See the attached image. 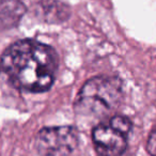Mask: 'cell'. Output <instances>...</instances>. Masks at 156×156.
Masks as SVG:
<instances>
[{
    "mask_svg": "<svg viewBox=\"0 0 156 156\" xmlns=\"http://www.w3.org/2000/svg\"><path fill=\"white\" fill-rule=\"evenodd\" d=\"M1 62L14 87L35 93L51 87L58 65L55 50L33 40L12 44L5 51Z\"/></svg>",
    "mask_w": 156,
    "mask_h": 156,
    "instance_id": "obj_1",
    "label": "cell"
},
{
    "mask_svg": "<svg viewBox=\"0 0 156 156\" xmlns=\"http://www.w3.org/2000/svg\"><path fill=\"white\" fill-rule=\"evenodd\" d=\"M123 96L119 79L100 76L83 85L76 100L79 113L91 117H102L115 110Z\"/></svg>",
    "mask_w": 156,
    "mask_h": 156,
    "instance_id": "obj_2",
    "label": "cell"
},
{
    "mask_svg": "<svg viewBox=\"0 0 156 156\" xmlns=\"http://www.w3.org/2000/svg\"><path fill=\"white\" fill-rule=\"evenodd\" d=\"M132 124L125 117L115 115L93 129L92 139L100 156H121L127 147Z\"/></svg>",
    "mask_w": 156,
    "mask_h": 156,
    "instance_id": "obj_3",
    "label": "cell"
},
{
    "mask_svg": "<svg viewBox=\"0 0 156 156\" xmlns=\"http://www.w3.org/2000/svg\"><path fill=\"white\" fill-rule=\"evenodd\" d=\"M147 150L152 156H156V127L150 134L147 143Z\"/></svg>",
    "mask_w": 156,
    "mask_h": 156,
    "instance_id": "obj_5",
    "label": "cell"
},
{
    "mask_svg": "<svg viewBox=\"0 0 156 156\" xmlns=\"http://www.w3.org/2000/svg\"><path fill=\"white\" fill-rule=\"evenodd\" d=\"M77 144V132L71 126L43 128L35 139V147L42 156L69 155Z\"/></svg>",
    "mask_w": 156,
    "mask_h": 156,
    "instance_id": "obj_4",
    "label": "cell"
}]
</instances>
